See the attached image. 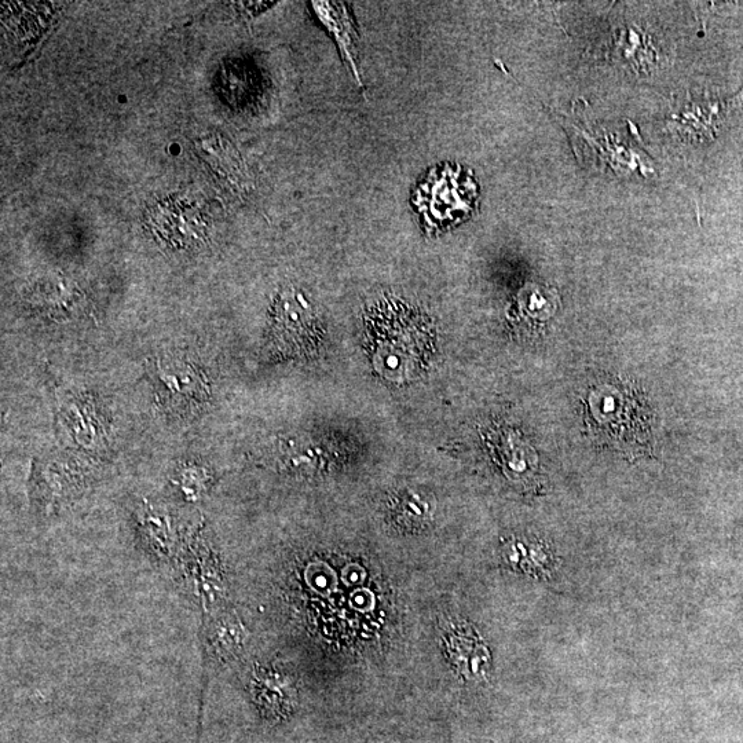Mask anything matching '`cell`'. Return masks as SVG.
<instances>
[{"instance_id":"cell-1","label":"cell","mask_w":743,"mask_h":743,"mask_svg":"<svg viewBox=\"0 0 743 743\" xmlns=\"http://www.w3.org/2000/svg\"><path fill=\"white\" fill-rule=\"evenodd\" d=\"M477 199L478 186L470 172L450 164L428 172L413 195L424 225L434 232L452 228L470 217Z\"/></svg>"},{"instance_id":"cell-2","label":"cell","mask_w":743,"mask_h":743,"mask_svg":"<svg viewBox=\"0 0 743 743\" xmlns=\"http://www.w3.org/2000/svg\"><path fill=\"white\" fill-rule=\"evenodd\" d=\"M743 104V90L731 98H701L683 105L671 117V127L688 141H713Z\"/></svg>"},{"instance_id":"cell-3","label":"cell","mask_w":743,"mask_h":743,"mask_svg":"<svg viewBox=\"0 0 743 743\" xmlns=\"http://www.w3.org/2000/svg\"><path fill=\"white\" fill-rule=\"evenodd\" d=\"M156 380L161 400L174 411H192L206 398L203 378L186 362H157Z\"/></svg>"},{"instance_id":"cell-4","label":"cell","mask_w":743,"mask_h":743,"mask_svg":"<svg viewBox=\"0 0 743 743\" xmlns=\"http://www.w3.org/2000/svg\"><path fill=\"white\" fill-rule=\"evenodd\" d=\"M314 10L320 16L322 23L327 25L331 29L332 34L335 35L338 40L340 50L344 54V57L350 61L351 69L360 80L358 76L357 67H355L354 61V29L351 25V18L347 14L346 7L343 5H336V3H314Z\"/></svg>"}]
</instances>
